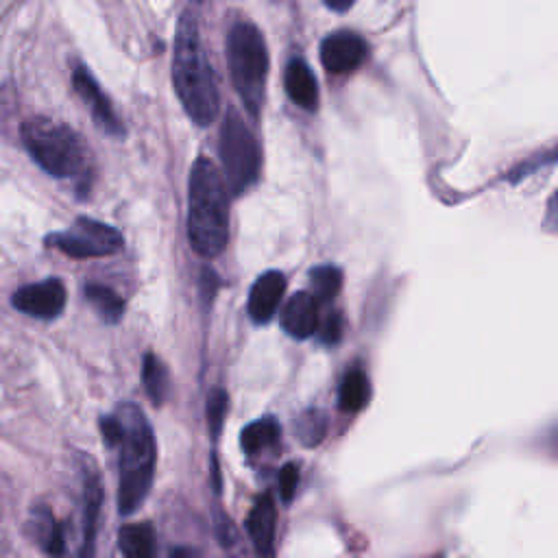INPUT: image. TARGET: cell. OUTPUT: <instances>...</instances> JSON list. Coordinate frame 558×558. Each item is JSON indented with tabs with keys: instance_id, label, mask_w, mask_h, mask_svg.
<instances>
[{
	"instance_id": "1",
	"label": "cell",
	"mask_w": 558,
	"mask_h": 558,
	"mask_svg": "<svg viewBox=\"0 0 558 558\" xmlns=\"http://www.w3.org/2000/svg\"><path fill=\"white\" fill-rule=\"evenodd\" d=\"M98 425L105 445L116 451L118 460V510L124 517L133 514L153 486L157 464L155 432L144 410L131 401L100 416Z\"/></svg>"
},
{
	"instance_id": "2",
	"label": "cell",
	"mask_w": 558,
	"mask_h": 558,
	"mask_svg": "<svg viewBox=\"0 0 558 558\" xmlns=\"http://www.w3.org/2000/svg\"><path fill=\"white\" fill-rule=\"evenodd\" d=\"M172 85L192 122L207 126L216 120L220 105L218 87L192 11L179 17L172 52Z\"/></svg>"
},
{
	"instance_id": "3",
	"label": "cell",
	"mask_w": 558,
	"mask_h": 558,
	"mask_svg": "<svg viewBox=\"0 0 558 558\" xmlns=\"http://www.w3.org/2000/svg\"><path fill=\"white\" fill-rule=\"evenodd\" d=\"M187 240L203 257H216L229 240L227 185L207 157H198L190 170L187 185Z\"/></svg>"
},
{
	"instance_id": "4",
	"label": "cell",
	"mask_w": 558,
	"mask_h": 558,
	"mask_svg": "<svg viewBox=\"0 0 558 558\" xmlns=\"http://www.w3.org/2000/svg\"><path fill=\"white\" fill-rule=\"evenodd\" d=\"M20 137L35 163L57 179H74L81 196L92 185L94 157L85 140L68 124L33 116L22 129Z\"/></svg>"
},
{
	"instance_id": "5",
	"label": "cell",
	"mask_w": 558,
	"mask_h": 558,
	"mask_svg": "<svg viewBox=\"0 0 558 558\" xmlns=\"http://www.w3.org/2000/svg\"><path fill=\"white\" fill-rule=\"evenodd\" d=\"M227 65L242 105L255 116L264 102L268 74V50L255 24L238 22L231 26L227 35Z\"/></svg>"
},
{
	"instance_id": "6",
	"label": "cell",
	"mask_w": 558,
	"mask_h": 558,
	"mask_svg": "<svg viewBox=\"0 0 558 558\" xmlns=\"http://www.w3.org/2000/svg\"><path fill=\"white\" fill-rule=\"evenodd\" d=\"M218 153L227 190L231 194L246 192L259 174V146L244 118L233 109L220 124Z\"/></svg>"
},
{
	"instance_id": "7",
	"label": "cell",
	"mask_w": 558,
	"mask_h": 558,
	"mask_svg": "<svg viewBox=\"0 0 558 558\" xmlns=\"http://www.w3.org/2000/svg\"><path fill=\"white\" fill-rule=\"evenodd\" d=\"M44 242L46 246L57 248L72 259L107 257L124 248V235L120 229L87 216H78L74 225L63 231L48 233Z\"/></svg>"
},
{
	"instance_id": "8",
	"label": "cell",
	"mask_w": 558,
	"mask_h": 558,
	"mask_svg": "<svg viewBox=\"0 0 558 558\" xmlns=\"http://www.w3.org/2000/svg\"><path fill=\"white\" fill-rule=\"evenodd\" d=\"M81 477V521H78V547L76 558H94L96 549V530H98V517H100V504H102V484L96 464L89 458L81 460L78 469Z\"/></svg>"
},
{
	"instance_id": "9",
	"label": "cell",
	"mask_w": 558,
	"mask_h": 558,
	"mask_svg": "<svg viewBox=\"0 0 558 558\" xmlns=\"http://www.w3.org/2000/svg\"><path fill=\"white\" fill-rule=\"evenodd\" d=\"M65 301H68L65 286L57 277L26 283L11 294V305L17 312L39 318V320L57 318L63 312Z\"/></svg>"
},
{
	"instance_id": "10",
	"label": "cell",
	"mask_w": 558,
	"mask_h": 558,
	"mask_svg": "<svg viewBox=\"0 0 558 558\" xmlns=\"http://www.w3.org/2000/svg\"><path fill=\"white\" fill-rule=\"evenodd\" d=\"M72 87L81 96L83 105L89 109V116H92L94 124L105 135L122 140L124 137V124L118 118L111 100L107 98V94L100 89L98 81L94 78V74L85 65H76L74 68V72H72Z\"/></svg>"
},
{
	"instance_id": "11",
	"label": "cell",
	"mask_w": 558,
	"mask_h": 558,
	"mask_svg": "<svg viewBox=\"0 0 558 558\" xmlns=\"http://www.w3.org/2000/svg\"><path fill=\"white\" fill-rule=\"evenodd\" d=\"M366 57V44L360 35L340 31L323 39L320 44V61L329 72L344 74L362 65Z\"/></svg>"
},
{
	"instance_id": "12",
	"label": "cell",
	"mask_w": 558,
	"mask_h": 558,
	"mask_svg": "<svg viewBox=\"0 0 558 558\" xmlns=\"http://www.w3.org/2000/svg\"><path fill=\"white\" fill-rule=\"evenodd\" d=\"M275 523H277V508L270 493H262L255 497L248 517H246V532L251 536L255 558H275Z\"/></svg>"
},
{
	"instance_id": "13",
	"label": "cell",
	"mask_w": 558,
	"mask_h": 558,
	"mask_svg": "<svg viewBox=\"0 0 558 558\" xmlns=\"http://www.w3.org/2000/svg\"><path fill=\"white\" fill-rule=\"evenodd\" d=\"M28 530L35 545L48 558H61L65 554V525L54 517V512L48 506L39 504L31 508Z\"/></svg>"
},
{
	"instance_id": "14",
	"label": "cell",
	"mask_w": 558,
	"mask_h": 558,
	"mask_svg": "<svg viewBox=\"0 0 558 558\" xmlns=\"http://www.w3.org/2000/svg\"><path fill=\"white\" fill-rule=\"evenodd\" d=\"M283 290L286 277L281 272L268 270L262 277H257L248 292V316L253 318V323L264 325L272 318L283 299Z\"/></svg>"
},
{
	"instance_id": "15",
	"label": "cell",
	"mask_w": 558,
	"mask_h": 558,
	"mask_svg": "<svg viewBox=\"0 0 558 558\" xmlns=\"http://www.w3.org/2000/svg\"><path fill=\"white\" fill-rule=\"evenodd\" d=\"M281 327L292 338H307L318 327V305L310 292H296L281 310Z\"/></svg>"
},
{
	"instance_id": "16",
	"label": "cell",
	"mask_w": 558,
	"mask_h": 558,
	"mask_svg": "<svg viewBox=\"0 0 558 558\" xmlns=\"http://www.w3.org/2000/svg\"><path fill=\"white\" fill-rule=\"evenodd\" d=\"M118 547L124 558H155V551H157L155 527L146 521L122 525L118 530Z\"/></svg>"
},
{
	"instance_id": "17",
	"label": "cell",
	"mask_w": 558,
	"mask_h": 558,
	"mask_svg": "<svg viewBox=\"0 0 558 558\" xmlns=\"http://www.w3.org/2000/svg\"><path fill=\"white\" fill-rule=\"evenodd\" d=\"M286 92L303 109H314L318 102V87L312 70L301 59H292L286 68Z\"/></svg>"
},
{
	"instance_id": "18",
	"label": "cell",
	"mask_w": 558,
	"mask_h": 558,
	"mask_svg": "<svg viewBox=\"0 0 558 558\" xmlns=\"http://www.w3.org/2000/svg\"><path fill=\"white\" fill-rule=\"evenodd\" d=\"M87 303L92 305V310L96 312V316L107 323V325H116L122 320L124 316V299L109 286L102 283H87L83 290Z\"/></svg>"
},
{
	"instance_id": "19",
	"label": "cell",
	"mask_w": 558,
	"mask_h": 558,
	"mask_svg": "<svg viewBox=\"0 0 558 558\" xmlns=\"http://www.w3.org/2000/svg\"><path fill=\"white\" fill-rule=\"evenodd\" d=\"M338 403L344 412H360L371 399V381L362 368H351L340 384Z\"/></svg>"
},
{
	"instance_id": "20",
	"label": "cell",
	"mask_w": 558,
	"mask_h": 558,
	"mask_svg": "<svg viewBox=\"0 0 558 558\" xmlns=\"http://www.w3.org/2000/svg\"><path fill=\"white\" fill-rule=\"evenodd\" d=\"M142 381H144V390H146L148 399L155 405H163L168 386H170V377H168L166 364L153 351H148L142 360Z\"/></svg>"
},
{
	"instance_id": "21",
	"label": "cell",
	"mask_w": 558,
	"mask_h": 558,
	"mask_svg": "<svg viewBox=\"0 0 558 558\" xmlns=\"http://www.w3.org/2000/svg\"><path fill=\"white\" fill-rule=\"evenodd\" d=\"M279 440V423L272 416H264L248 423L240 434V445L246 453H257Z\"/></svg>"
},
{
	"instance_id": "22",
	"label": "cell",
	"mask_w": 558,
	"mask_h": 558,
	"mask_svg": "<svg viewBox=\"0 0 558 558\" xmlns=\"http://www.w3.org/2000/svg\"><path fill=\"white\" fill-rule=\"evenodd\" d=\"M294 434L301 445L316 447L318 442H323V438L327 434V414L316 408L301 412L294 423Z\"/></svg>"
},
{
	"instance_id": "23",
	"label": "cell",
	"mask_w": 558,
	"mask_h": 558,
	"mask_svg": "<svg viewBox=\"0 0 558 558\" xmlns=\"http://www.w3.org/2000/svg\"><path fill=\"white\" fill-rule=\"evenodd\" d=\"M342 286V272L336 266H316L310 272V288L312 296L318 301H331Z\"/></svg>"
},
{
	"instance_id": "24",
	"label": "cell",
	"mask_w": 558,
	"mask_h": 558,
	"mask_svg": "<svg viewBox=\"0 0 558 558\" xmlns=\"http://www.w3.org/2000/svg\"><path fill=\"white\" fill-rule=\"evenodd\" d=\"M227 408H229V395L222 388H214L207 397V427L211 438H218L225 416H227Z\"/></svg>"
},
{
	"instance_id": "25",
	"label": "cell",
	"mask_w": 558,
	"mask_h": 558,
	"mask_svg": "<svg viewBox=\"0 0 558 558\" xmlns=\"http://www.w3.org/2000/svg\"><path fill=\"white\" fill-rule=\"evenodd\" d=\"M296 482H299V469L296 464H286L279 473V490H281V499L288 504L292 501L294 497V490H296Z\"/></svg>"
},
{
	"instance_id": "26",
	"label": "cell",
	"mask_w": 558,
	"mask_h": 558,
	"mask_svg": "<svg viewBox=\"0 0 558 558\" xmlns=\"http://www.w3.org/2000/svg\"><path fill=\"white\" fill-rule=\"evenodd\" d=\"M342 336V318L338 312L327 314V318L323 320V329H320V340L325 344H336Z\"/></svg>"
},
{
	"instance_id": "27",
	"label": "cell",
	"mask_w": 558,
	"mask_h": 558,
	"mask_svg": "<svg viewBox=\"0 0 558 558\" xmlns=\"http://www.w3.org/2000/svg\"><path fill=\"white\" fill-rule=\"evenodd\" d=\"M216 534H218L222 545H231L235 541V532H233V525H231L229 517L220 514V523H216Z\"/></svg>"
},
{
	"instance_id": "28",
	"label": "cell",
	"mask_w": 558,
	"mask_h": 558,
	"mask_svg": "<svg viewBox=\"0 0 558 558\" xmlns=\"http://www.w3.org/2000/svg\"><path fill=\"white\" fill-rule=\"evenodd\" d=\"M355 0H325V4L333 11H347Z\"/></svg>"
},
{
	"instance_id": "29",
	"label": "cell",
	"mask_w": 558,
	"mask_h": 558,
	"mask_svg": "<svg viewBox=\"0 0 558 558\" xmlns=\"http://www.w3.org/2000/svg\"><path fill=\"white\" fill-rule=\"evenodd\" d=\"M547 218H551V227L558 229V196L554 198V203H551V207L547 211Z\"/></svg>"
},
{
	"instance_id": "30",
	"label": "cell",
	"mask_w": 558,
	"mask_h": 558,
	"mask_svg": "<svg viewBox=\"0 0 558 558\" xmlns=\"http://www.w3.org/2000/svg\"><path fill=\"white\" fill-rule=\"evenodd\" d=\"M170 558H192V554H190V549H185V547H174V549L170 551Z\"/></svg>"
},
{
	"instance_id": "31",
	"label": "cell",
	"mask_w": 558,
	"mask_h": 558,
	"mask_svg": "<svg viewBox=\"0 0 558 558\" xmlns=\"http://www.w3.org/2000/svg\"><path fill=\"white\" fill-rule=\"evenodd\" d=\"M551 447H554V451L558 453V427L551 432Z\"/></svg>"
},
{
	"instance_id": "32",
	"label": "cell",
	"mask_w": 558,
	"mask_h": 558,
	"mask_svg": "<svg viewBox=\"0 0 558 558\" xmlns=\"http://www.w3.org/2000/svg\"><path fill=\"white\" fill-rule=\"evenodd\" d=\"M194 2H203V0H194Z\"/></svg>"
}]
</instances>
